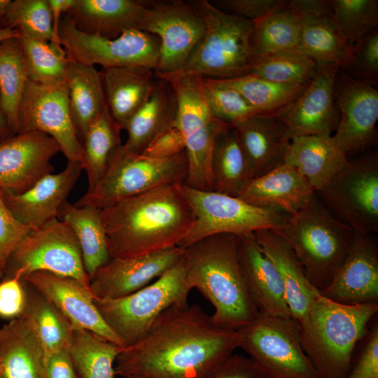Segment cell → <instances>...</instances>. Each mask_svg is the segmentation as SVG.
I'll list each match as a JSON object with an SVG mask.
<instances>
[{
  "label": "cell",
  "instance_id": "obj_40",
  "mask_svg": "<svg viewBox=\"0 0 378 378\" xmlns=\"http://www.w3.org/2000/svg\"><path fill=\"white\" fill-rule=\"evenodd\" d=\"M217 80L239 92L258 115L269 116L282 113L308 86L276 83L253 74Z\"/></svg>",
  "mask_w": 378,
  "mask_h": 378
},
{
  "label": "cell",
  "instance_id": "obj_13",
  "mask_svg": "<svg viewBox=\"0 0 378 378\" xmlns=\"http://www.w3.org/2000/svg\"><path fill=\"white\" fill-rule=\"evenodd\" d=\"M58 36L68 58L85 65L154 69L159 57L160 38L139 29L127 30L115 38H102L79 31L64 15Z\"/></svg>",
  "mask_w": 378,
  "mask_h": 378
},
{
  "label": "cell",
  "instance_id": "obj_17",
  "mask_svg": "<svg viewBox=\"0 0 378 378\" xmlns=\"http://www.w3.org/2000/svg\"><path fill=\"white\" fill-rule=\"evenodd\" d=\"M334 95L340 120L332 139L348 158L377 141L378 90L367 80L338 71Z\"/></svg>",
  "mask_w": 378,
  "mask_h": 378
},
{
  "label": "cell",
  "instance_id": "obj_42",
  "mask_svg": "<svg viewBox=\"0 0 378 378\" xmlns=\"http://www.w3.org/2000/svg\"><path fill=\"white\" fill-rule=\"evenodd\" d=\"M28 80L19 36L0 43V99L9 129L18 133V110Z\"/></svg>",
  "mask_w": 378,
  "mask_h": 378
},
{
  "label": "cell",
  "instance_id": "obj_32",
  "mask_svg": "<svg viewBox=\"0 0 378 378\" xmlns=\"http://www.w3.org/2000/svg\"><path fill=\"white\" fill-rule=\"evenodd\" d=\"M284 162L296 168L316 192L321 190L349 162L332 136L293 137Z\"/></svg>",
  "mask_w": 378,
  "mask_h": 378
},
{
  "label": "cell",
  "instance_id": "obj_59",
  "mask_svg": "<svg viewBox=\"0 0 378 378\" xmlns=\"http://www.w3.org/2000/svg\"><path fill=\"white\" fill-rule=\"evenodd\" d=\"M11 0H0V29L8 27L6 22L7 12Z\"/></svg>",
  "mask_w": 378,
  "mask_h": 378
},
{
  "label": "cell",
  "instance_id": "obj_25",
  "mask_svg": "<svg viewBox=\"0 0 378 378\" xmlns=\"http://www.w3.org/2000/svg\"><path fill=\"white\" fill-rule=\"evenodd\" d=\"M315 194L304 176L284 162L251 179L237 197L251 205L291 216L307 205Z\"/></svg>",
  "mask_w": 378,
  "mask_h": 378
},
{
  "label": "cell",
  "instance_id": "obj_3",
  "mask_svg": "<svg viewBox=\"0 0 378 378\" xmlns=\"http://www.w3.org/2000/svg\"><path fill=\"white\" fill-rule=\"evenodd\" d=\"M239 235L217 234L183 248L187 280L214 307L212 324L238 331L259 316L240 269L237 255Z\"/></svg>",
  "mask_w": 378,
  "mask_h": 378
},
{
  "label": "cell",
  "instance_id": "obj_28",
  "mask_svg": "<svg viewBox=\"0 0 378 378\" xmlns=\"http://www.w3.org/2000/svg\"><path fill=\"white\" fill-rule=\"evenodd\" d=\"M0 378H47L43 345L24 314L0 328Z\"/></svg>",
  "mask_w": 378,
  "mask_h": 378
},
{
  "label": "cell",
  "instance_id": "obj_55",
  "mask_svg": "<svg viewBox=\"0 0 378 378\" xmlns=\"http://www.w3.org/2000/svg\"><path fill=\"white\" fill-rule=\"evenodd\" d=\"M47 378H80L68 347L52 354L46 363Z\"/></svg>",
  "mask_w": 378,
  "mask_h": 378
},
{
  "label": "cell",
  "instance_id": "obj_62",
  "mask_svg": "<svg viewBox=\"0 0 378 378\" xmlns=\"http://www.w3.org/2000/svg\"><path fill=\"white\" fill-rule=\"evenodd\" d=\"M0 141H1V140H0Z\"/></svg>",
  "mask_w": 378,
  "mask_h": 378
},
{
  "label": "cell",
  "instance_id": "obj_10",
  "mask_svg": "<svg viewBox=\"0 0 378 378\" xmlns=\"http://www.w3.org/2000/svg\"><path fill=\"white\" fill-rule=\"evenodd\" d=\"M239 332L244 350L267 378H320L301 344L298 322L259 316Z\"/></svg>",
  "mask_w": 378,
  "mask_h": 378
},
{
  "label": "cell",
  "instance_id": "obj_20",
  "mask_svg": "<svg viewBox=\"0 0 378 378\" xmlns=\"http://www.w3.org/2000/svg\"><path fill=\"white\" fill-rule=\"evenodd\" d=\"M22 279L52 303L72 328L87 330L119 346H127L104 321L90 288L77 279L46 271L31 272Z\"/></svg>",
  "mask_w": 378,
  "mask_h": 378
},
{
  "label": "cell",
  "instance_id": "obj_38",
  "mask_svg": "<svg viewBox=\"0 0 378 378\" xmlns=\"http://www.w3.org/2000/svg\"><path fill=\"white\" fill-rule=\"evenodd\" d=\"M120 128L110 115L106 107L90 125L81 141L83 169L92 190L106 174L115 155L122 144Z\"/></svg>",
  "mask_w": 378,
  "mask_h": 378
},
{
  "label": "cell",
  "instance_id": "obj_7",
  "mask_svg": "<svg viewBox=\"0 0 378 378\" xmlns=\"http://www.w3.org/2000/svg\"><path fill=\"white\" fill-rule=\"evenodd\" d=\"M184 256L153 284L127 296L95 300L107 326L127 346L143 338L169 307L188 302L192 289L187 280Z\"/></svg>",
  "mask_w": 378,
  "mask_h": 378
},
{
  "label": "cell",
  "instance_id": "obj_12",
  "mask_svg": "<svg viewBox=\"0 0 378 378\" xmlns=\"http://www.w3.org/2000/svg\"><path fill=\"white\" fill-rule=\"evenodd\" d=\"M319 193L327 207L356 234L378 232V155L349 161Z\"/></svg>",
  "mask_w": 378,
  "mask_h": 378
},
{
  "label": "cell",
  "instance_id": "obj_39",
  "mask_svg": "<svg viewBox=\"0 0 378 378\" xmlns=\"http://www.w3.org/2000/svg\"><path fill=\"white\" fill-rule=\"evenodd\" d=\"M124 347L87 330L72 328L69 343L80 378H114L113 364Z\"/></svg>",
  "mask_w": 378,
  "mask_h": 378
},
{
  "label": "cell",
  "instance_id": "obj_58",
  "mask_svg": "<svg viewBox=\"0 0 378 378\" xmlns=\"http://www.w3.org/2000/svg\"><path fill=\"white\" fill-rule=\"evenodd\" d=\"M11 135H13V134L11 133L8 125L0 99V140L2 141Z\"/></svg>",
  "mask_w": 378,
  "mask_h": 378
},
{
  "label": "cell",
  "instance_id": "obj_47",
  "mask_svg": "<svg viewBox=\"0 0 378 378\" xmlns=\"http://www.w3.org/2000/svg\"><path fill=\"white\" fill-rule=\"evenodd\" d=\"M6 22L19 34L43 41L53 40L51 12L47 0L11 1Z\"/></svg>",
  "mask_w": 378,
  "mask_h": 378
},
{
  "label": "cell",
  "instance_id": "obj_26",
  "mask_svg": "<svg viewBox=\"0 0 378 378\" xmlns=\"http://www.w3.org/2000/svg\"><path fill=\"white\" fill-rule=\"evenodd\" d=\"M147 11L145 1L75 0L64 14L80 31L115 38L131 29H139Z\"/></svg>",
  "mask_w": 378,
  "mask_h": 378
},
{
  "label": "cell",
  "instance_id": "obj_61",
  "mask_svg": "<svg viewBox=\"0 0 378 378\" xmlns=\"http://www.w3.org/2000/svg\"><path fill=\"white\" fill-rule=\"evenodd\" d=\"M136 378H141V377H136Z\"/></svg>",
  "mask_w": 378,
  "mask_h": 378
},
{
  "label": "cell",
  "instance_id": "obj_60",
  "mask_svg": "<svg viewBox=\"0 0 378 378\" xmlns=\"http://www.w3.org/2000/svg\"><path fill=\"white\" fill-rule=\"evenodd\" d=\"M18 36H19V32L12 27L0 29V43L6 39Z\"/></svg>",
  "mask_w": 378,
  "mask_h": 378
},
{
  "label": "cell",
  "instance_id": "obj_30",
  "mask_svg": "<svg viewBox=\"0 0 378 378\" xmlns=\"http://www.w3.org/2000/svg\"><path fill=\"white\" fill-rule=\"evenodd\" d=\"M99 71L106 109L120 130H125L152 89L155 80L153 69L114 67Z\"/></svg>",
  "mask_w": 378,
  "mask_h": 378
},
{
  "label": "cell",
  "instance_id": "obj_23",
  "mask_svg": "<svg viewBox=\"0 0 378 378\" xmlns=\"http://www.w3.org/2000/svg\"><path fill=\"white\" fill-rule=\"evenodd\" d=\"M83 170L80 162H68L62 172L44 176L21 193L2 190L5 201L20 222L36 230L57 218Z\"/></svg>",
  "mask_w": 378,
  "mask_h": 378
},
{
  "label": "cell",
  "instance_id": "obj_56",
  "mask_svg": "<svg viewBox=\"0 0 378 378\" xmlns=\"http://www.w3.org/2000/svg\"><path fill=\"white\" fill-rule=\"evenodd\" d=\"M288 4L302 19L332 16L330 0H290Z\"/></svg>",
  "mask_w": 378,
  "mask_h": 378
},
{
  "label": "cell",
  "instance_id": "obj_11",
  "mask_svg": "<svg viewBox=\"0 0 378 378\" xmlns=\"http://www.w3.org/2000/svg\"><path fill=\"white\" fill-rule=\"evenodd\" d=\"M183 190L192 209L195 221L178 245L182 248L214 234L242 235L262 230H272L289 216L251 205L237 197L196 190L183 184Z\"/></svg>",
  "mask_w": 378,
  "mask_h": 378
},
{
  "label": "cell",
  "instance_id": "obj_49",
  "mask_svg": "<svg viewBox=\"0 0 378 378\" xmlns=\"http://www.w3.org/2000/svg\"><path fill=\"white\" fill-rule=\"evenodd\" d=\"M355 75L353 78L377 85L378 31L374 29L367 34L354 50L353 59L347 68Z\"/></svg>",
  "mask_w": 378,
  "mask_h": 378
},
{
  "label": "cell",
  "instance_id": "obj_4",
  "mask_svg": "<svg viewBox=\"0 0 378 378\" xmlns=\"http://www.w3.org/2000/svg\"><path fill=\"white\" fill-rule=\"evenodd\" d=\"M378 303L347 304L319 294L298 323L301 344L320 378H345Z\"/></svg>",
  "mask_w": 378,
  "mask_h": 378
},
{
  "label": "cell",
  "instance_id": "obj_44",
  "mask_svg": "<svg viewBox=\"0 0 378 378\" xmlns=\"http://www.w3.org/2000/svg\"><path fill=\"white\" fill-rule=\"evenodd\" d=\"M28 78L46 85L66 83L69 58L58 43L19 34Z\"/></svg>",
  "mask_w": 378,
  "mask_h": 378
},
{
  "label": "cell",
  "instance_id": "obj_36",
  "mask_svg": "<svg viewBox=\"0 0 378 378\" xmlns=\"http://www.w3.org/2000/svg\"><path fill=\"white\" fill-rule=\"evenodd\" d=\"M298 48L318 67L338 64L347 69L354 50L334 22L332 16L304 18Z\"/></svg>",
  "mask_w": 378,
  "mask_h": 378
},
{
  "label": "cell",
  "instance_id": "obj_53",
  "mask_svg": "<svg viewBox=\"0 0 378 378\" xmlns=\"http://www.w3.org/2000/svg\"><path fill=\"white\" fill-rule=\"evenodd\" d=\"M206 378H267L250 358L232 354Z\"/></svg>",
  "mask_w": 378,
  "mask_h": 378
},
{
  "label": "cell",
  "instance_id": "obj_2",
  "mask_svg": "<svg viewBox=\"0 0 378 378\" xmlns=\"http://www.w3.org/2000/svg\"><path fill=\"white\" fill-rule=\"evenodd\" d=\"M111 258H130L178 246L195 216L183 183L161 186L100 209Z\"/></svg>",
  "mask_w": 378,
  "mask_h": 378
},
{
  "label": "cell",
  "instance_id": "obj_50",
  "mask_svg": "<svg viewBox=\"0 0 378 378\" xmlns=\"http://www.w3.org/2000/svg\"><path fill=\"white\" fill-rule=\"evenodd\" d=\"M27 303L25 281L18 275L0 283V318L9 321L23 314Z\"/></svg>",
  "mask_w": 378,
  "mask_h": 378
},
{
  "label": "cell",
  "instance_id": "obj_37",
  "mask_svg": "<svg viewBox=\"0 0 378 378\" xmlns=\"http://www.w3.org/2000/svg\"><path fill=\"white\" fill-rule=\"evenodd\" d=\"M302 21L288 1L279 0L268 13L253 21L250 41L253 57L298 48Z\"/></svg>",
  "mask_w": 378,
  "mask_h": 378
},
{
  "label": "cell",
  "instance_id": "obj_16",
  "mask_svg": "<svg viewBox=\"0 0 378 378\" xmlns=\"http://www.w3.org/2000/svg\"><path fill=\"white\" fill-rule=\"evenodd\" d=\"M39 132L57 143L68 162H83V146L69 106L65 83L46 85L28 78L18 110V133Z\"/></svg>",
  "mask_w": 378,
  "mask_h": 378
},
{
  "label": "cell",
  "instance_id": "obj_54",
  "mask_svg": "<svg viewBox=\"0 0 378 378\" xmlns=\"http://www.w3.org/2000/svg\"><path fill=\"white\" fill-rule=\"evenodd\" d=\"M234 15L255 21L268 13L279 0H221L214 1Z\"/></svg>",
  "mask_w": 378,
  "mask_h": 378
},
{
  "label": "cell",
  "instance_id": "obj_35",
  "mask_svg": "<svg viewBox=\"0 0 378 378\" xmlns=\"http://www.w3.org/2000/svg\"><path fill=\"white\" fill-rule=\"evenodd\" d=\"M212 191L237 197L253 179L236 128L229 125L216 136L211 155Z\"/></svg>",
  "mask_w": 378,
  "mask_h": 378
},
{
  "label": "cell",
  "instance_id": "obj_19",
  "mask_svg": "<svg viewBox=\"0 0 378 378\" xmlns=\"http://www.w3.org/2000/svg\"><path fill=\"white\" fill-rule=\"evenodd\" d=\"M60 151L46 134L27 132L0 141V189L21 193L52 173L51 160Z\"/></svg>",
  "mask_w": 378,
  "mask_h": 378
},
{
  "label": "cell",
  "instance_id": "obj_46",
  "mask_svg": "<svg viewBox=\"0 0 378 378\" xmlns=\"http://www.w3.org/2000/svg\"><path fill=\"white\" fill-rule=\"evenodd\" d=\"M201 90L213 116L223 123L234 126L258 115L239 92L222 84L217 79L202 77Z\"/></svg>",
  "mask_w": 378,
  "mask_h": 378
},
{
  "label": "cell",
  "instance_id": "obj_34",
  "mask_svg": "<svg viewBox=\"0 0 378 378\" xmlns=\"http://www.w3.org/2000/svg\"><path fill=\"white\" fill-rule=\"evenodd\" d=\"M57 218L76 235L90 280L96 271L111 259L100 209L89 205L80 206L66 201L59 208Z\"/></svg>",
  "mask_w": 378,
  "mask_h": 378
},
{
  "label": "cell",
  "instance_id": "obj_52",
  "mask_svg": "<svg viewBox=\"0 0 378 378\" xmlns=\"http://www.w3.org/2000/svg\"><path fill=\"white\" fill-rule=\"evenodd\" d=\"M186 151L184 138L174 125L158 134L141 155L155 159L170 158Z\"/></svg>",
  "mask_w": 378,
  "mask_h": 378
},
{
  "label": "cell",
  "instance_id": "obj_8",
  "mask_svg": "<svg viewBox=\"0 0 378 378\" xmlns=\"http://www.w3.org/2000/svg\"><path fill=\"white\" fill-rule=\"evenodd\" d=\"M188 172L186 151L170 158L155 159L130 154L120 148L101 181L75 204L101 209L161 186L183 184Z\"/></svg>",
  "mask_w": 378,
  "mask_h": 378
},
{
  "label": "cell",
  "instance_id": "obj_29",
  "mask_svg": "<svg viewBox=\"0 0 378 378\" xmlns=\"http://www.w3.org/2000/svg\"><path fill=\"white\" fill-rule=\"evenodd\" d=\"M254 234L262 253L277 269L291 316L300 323L319 291L310 283L303 266L286 241L270 230H258Z\"/></svg>",
  "mask_w": 378,
  "mask_h": 378
},
{
  "label": "cell",
  "instance_id": "obj_24",
  "mask_svg": "<svg viewBox=\"0 0 378 378\" xmlns=\"http://www.w3.org/2000/svg\"><path fill=\"white\" fill-rule=\"evenodd\" d=\"M237 255L249 296L259 316L291 318L283 282L253 233L239 235Z\"/></svg>",
  "mask_w": 378,
  "mask_h": 378
},
{
  "label": "cell",
  "instance_id": "obj_43",
  "mask_svg": "<svg viewBox=\"0 0 378 378\" xmlns=\"http://www.w3.org/2000/svg\"><path fill=\"white\" fill-rule=\"evenodd\" d=\"M317 69L312 59L294 48L253 57L248 74L279 84L308 85Z\"/></svg>",
  "mask_w": 378,
  "mask_h": 378
},
{
  "label": "cell",
  "instance_id": "obj_15",
  "mask_svg": "<svg viewBox=\"0 0 378 378\" xmlns=\"http://www.w3.org/2000/svg\"><path fill=\"white\" fill-rule=\"evenodd\" d=\"M145 4L147 11L140 29L160 38L159 57L153 71L160 78L182 67L204 36L206 24L190 2L145 1Z\"/></svg>",
  "mask_w": 378,
  "mask_h": 378
},
{
  "label": "cell",
  "instance_id": "obj_21",
  "mask_svg": "<svg viewBox=\"0 0 378 378\" xmlns=\"http://www.w3.org/2000/svg\"><path fill=\"white\" fill-rule=\"evenodd\" d=\"M183 256L176 246L130 258H111L90 280L95 300L115 299L130 295L148 285L174 266Z\"/></svg>",
  "mask_w": 378,
  "mask_h": 378
},
{
  "label": "cell",
  "instance_id": "obj_41",
  "mask_svg": "<svg viewBox=\"0 0 378 378\" xmlns=\"http://www.w3.org/2000/svg\"><path fill=\"white\" fill-rule=\"evenodd\" d=\"M25 287L27 303L23 314L31 323L43 345L47 363L52 354L69 346L72 328L42 294L26 281Z\"/></svg>",
  "mask_w": 378,
  "mask_h": 378
},
{
  "label": "cell",
  "instance_id": "obj_5",
  "mask_svg": "<svg viewBox=\"0 0 378 378\" xmlns=\"http://www.w3.org/2000/svg\"><path fill=\"white\" fill-rule=\"evenodd\" d=\"M272 231L290 246L309 281L319 292L331 282L356 234L316 194L307 205Z\"/></svg>",
  "mask_w": 378,
  "mask_h": 378
},
{
  "label": "cell",
  "instance_id": "obj_48",
  "mask_svg": "<svg viewBox=\"0 0 378 378\" xmlns=\"http://www.w3.org/2000/svg\"><path fill=\"white\" fill-rule=\"evenodd\" d=\"M31 231L14 216L0 189V278L14 251Z\"/></svg>",
  "mask_w": 378,
  "mask_h": 378
},
{
  "label": "cell",
  "instance_id": "obj_14",
  "mask_svg": "<svg viewBox=\"0 0 378 378\" xmlns=\"http://www.w3.org/2000/svg\"><path fill=\"white\" fill-rule=\"evenodd\" d=\"M36 271L73 277L90 288L81 250L73 231L57 218L32 230L11 255L5 277L22 279Z\"/></svg>",
  "mask_w": 378,
  "mask_h": 378
},
{
  "label": "cell",
  "instance_id": "obj_18",
  "mask_svg": "<svg viewBox=\"0 0 378 378\" xmlns=\"http://www.w3.org/2000/svg\"><path fill=\"white\" fill-rule=\"evenodd\" d=\"M340 66L330 64L318 67L302 94L276 117L291 139L306 135L332 136L340 120L334 90Z\"/></svg>",
  "mask_w": 378,
  "mask_h": 378
},
{
  "label": "cell",
  "instance_id": "obj_45",
  "mask_svg": "<svg viewBox=\"0 0 378 378\" xmlns=\"http://www.w3.org/2000/svg\"><path fill=\"white\" fill-rule=\"evenodd\" d=\"M332 19L353 50L378 25V1L330 0Z\"/></svg>",
  "mask_w": 378,
  "mask_h": 378
},
{
  "label": "cell",
  "instance_id": "obj_27",
  "mask_svg": "<svg viewBox=\"0 0 378 378\" xmlns=\"http://www.w3.org/2000/svg\"><path fill=\"white\" fill-rule=\"evenodd\" d=\"M234 126L253 178L284 162L290 139L276 116L255 115Z\"/></svg>",
  "mask_w": 378,
  "mask_h": 378
},
{
  "label": "cell",
  "instance_id": "obj_57",
  "mask_svg": "<svg viewBox=\"0 0 378 378\" xmlns=\"http://www.w3.org/2000/svg\"><path fill=\"white\" fill-rule=\"evenodd\" d=\"M52 18V29L53 34L52 41L59 43V26L63 15L73 6L75 0H47Z\"/></svg>",
  "mask_w": 378,
  "mask_h": 378
},
{
  "label": "cell",
  "instance_id": "obj_33",
  "mask_svg": "<svg viewBox=\"0 0 378 378\" xmlns=\"http://www.w3.org/2000/svg\"><path fill=\"white\" fill-rule=\"evenodd\" d=\"M66 84L71 116L82 141L90 125L106 108L100 71L69 59Z\"/></svg>",
  "mask_w": 378,
  "mask_h": 378
},
{
  "label": "cell",
  "instance_id": "obj_1",
  "mask_svg": "<svg viewBox=\"0 0 378 378\" xmlns=\"http://www.w3.org/2000/svg\"><path fill=\"white\" fill-rule=\"evenodd\" d=\"M238 347L239 332L214 326L198 304H174L123 348L114 370L125 378H206Z\"/></svg>",
  "mask_w": 378,
  "mask_h": 378
},
{
  "label": "cell",
  "instance_id": "obj_6",
  "mask_svg": "<svg viewBox=\"0 0 378 378\" xmlns=\"http://www.w3.org/2000/svg\"><path fill=\"white\" fill-rule=\"evenodd\" d=\"M190 3L203 18L206 30L182 67L159 79L186 76L229 79L249 74L253 55V22L227 13L207 0Z\"/></svg>",
  "mask_w": 378,
  "mask_h": 378
},
{
  "label": "cell",
  "instance_id": "obj_51",
  "mask_svg": "<svg viewBox=\"0 0 378 378\" xmlns=\"http://www.w3.org/2000/svg\"><path fill=\"white\" fill-rule=\"evenodd\" d=\"M367 333L364 346L345 378H378V325Z\"/></svg>",
  "mask_w": 378,
  "mask_h": 378
},
{
  "label": "cell",
  "instance_id": "obj_9",
  "mask_svg": "<svg viewBox=\"0 0 378 378\" xmlns=\"http://www.w3.org/2000/svg\"><path fill=\"white\" fill-rule=\"evenodd\" d=\"M201 76H186L169 80L178 103L174 125L184 138L188 162L183 185L212 191L211 155L218 134L229 125L216 120L209 111L201 90Z\"/></svg>",
  "mask_w": 378,
  "mask_h": 378
},
{
  "label": "cell",
  "instance_id": "obj_22",
  "mask_svg": "<svg viewBox=\"0 0 378 378\" xmlns=\"http://www.w3.org/2000/svg\"><path fill=\"white\" fill-rule=\"evenodd\" d=\"M340 303H378V248L371 235L356 234L330 284L319 292Z\"/></svg>",
  "mask_w": 378,
  "mask_h": 378
},
{
  "label": "cell",
  "instance_id": "obj_31",
  "mask_svg": "<svg viewBox=\"0 0 378 378\" xmlns=\"http://www.w3.org/2000/svg\"><path fill=\"white\" fill-rule=\"evenodd\" d=\"M177 111L172 85L167 80L155 79L146 100L126 127L127 140L121 149L130 154L141 155L158 134L174 124Z\"/></svg>",
  "mask_w": 378,
  "mask_h": 378
}]
</instances>
